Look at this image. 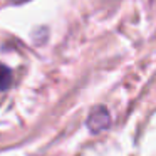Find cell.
Wrapping results in <instances>:
<instances>
[{"label": "cell", "mask_w": 156, "mask_h": 156, "mask_svg": "<svg viewBox=\"0 0 156 156\" xmlns=\"http://www.w3.org/2000/svg\"><path fill=\"white\" fill-rule=\"evenodd\" d=\"M86 124H87L89 131H92V133H101V131H104V129H108L109 126H111V116H109V111L104 108V106L94 108L91 111V114H89Z\"/></svg>", "instance_id": "1"}, {"label": "cell", "mask_w": 156, "mask_h": 156, "mask_svg": "<svg viewBox=\"0 0 156 156\" xmlns=\"http://www.w3.org/2000/svg\"><path fill=\"white\" fill-rule=\"evenodd\" d=\"M12 81H14V74H12V69L9 66L2 64L0 62V92L7 91L12 86Z\"/></svg>", "instance_id": "2"}, {"label": "cell", "mask_w": 156, "mask_h": 156, "mask_svg": "<svg viewBox=\"0 0 156 156\" xmlns=\"http://www.w3.org/2000/svg\"><path fill=\"white\" fill-rule=\"evenodd\" d=\"M12 4H25V2H29V0H10Z\"/></svg>", "instance_id": "3"}]
</instances>
